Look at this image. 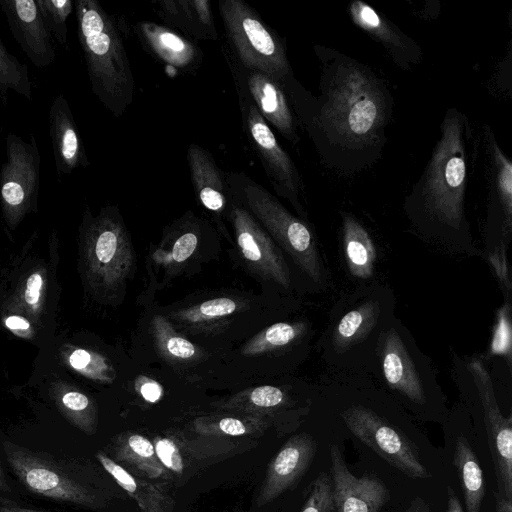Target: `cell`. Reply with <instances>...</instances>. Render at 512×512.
Returning a JSON list of instances; mask_svg holds the SVG:
<instances>
[{
  "label": "cell",
  "mask_w": 512,
  "mask_h": 512,
  "mask_svg": "<svg viewBox=\"0 0 512 512\" xmlns=\"http://www.w3.org/2000/svg\"><path fill=\"white\" fill-rule=\"evenodd\" d=\"M322 62L319 95L295 79L283 89L322 160L342 172L369 167L382 154L393 97L368 66L329 48H317Z\"/></svg>",
  "instance_id": "6da1fadb"
},
{
  "label": "cell",
  "mask_w": 512,
  "mask_h": 512,
  "mask_svg": "<svg viewBox=\"0 0 512 512\" xmlns=\"http://www.w3.org/2000/svg\"><path fill=\"white\" fill-rule=\"evenodd\" d=\"M471 129L456 108L446 111L431 157L405 198L404 211L425 240L448 252L479 255L465 212Z\"/></svg>",
  "instance_id": "7a4b0ae2"
},
{
  "label": "cell",
  "mask_w": 512,
  "mask_h": 512,
  "mask_svg": "<svg viewBox=\"0 0 512 512\" xmlns=\"http://www.w3.org/2000/svg\"><path fill=\"white\" fill-rule=\"evenodd\" d=\"M395 307L392 289L381 283L343 293L318 342L328 369L371 375L380 339L396 318Z\"/></svg>",
  "instance_id": "3957f363"
},
{
  "label": "cell",
  "mask_w": 512,
  "mask_h": 512,
  "mask_svg": "<svg viewBox=\"0 0 512 512\" xmlns=\"http://www.w3.org/2000/svg\"><path fill=\"white\" fill-rule=\"evenodd\" d=\"M78 39L93 94L115 117L134 97V77L113 17L96 0H75Z\"/></svg>",
  "instance_id": "277c9868"
},
{
  "label": "cell",
  "mask_w": 512,
  "mask_h": 512,
  "mask_svg": "<svg viewBox=\"0 0 512 512\" xmlns=\"http://www.w3.org/2000/svg\"><path fill=\"white\" fill-rule=\"evenodd\" d=\"M226 176L234 200L258 221L313 286L318 290H326L330 284V273L310 224L293 215L274 195L248 175L230 172Z\"/></svg>",
  "instance_id": "5b68a950"
},
{
  "label": "cell",
  "mask_w": 512,
  "mask_h": 512,
  "mask_svg": "<svg viewBox=\"0 0 512 512\" xmlns=\"http://www.w3.org/2000/svg\"><path fill=\"white\" fill-rule=\"evenodd\" d=\"M371 376L390 396L416 410L442 406L444 395L433 362L398 317L380 339Z\"/></svg>",
  "instance_id": "8992f818"
},
{
  "label": "cell",
  "mask_w": 512,
  "mask_h": 512,
  "mask_svg": "<svg viewBox=\"0 0 512 512\" xmlns=\"http://www.w3.org/2000/svg\"><path fill=\"white\" fill-rule=\"evenodd\" d=\"M452 353V374L463 398L476 402L486 431L500 495L512 500V415L504 416L482 356Z\"/></svg>",
  "instance_id": "52a82bcc"
},
{
  "label": "cell",
  "mask_w": 512,
  "mask_h": 512,
  "mask_svg": "<svg viewBox=\"0 0 512 512\" xmlns=\"http://www.w3.org/2000/svg\"><path fill=\"white\" fill-rule=\"evenodd\" d=\"M219 12L239 65L281 85L294 77L283 41L253 8L242 0H220Z\"/></svg>",
  "instance_id": "ba28073f"
},
{
  "label": "cell",
  "mask_w": 512,
  "mask_h": 512,
  "mask_svg": "<svg viewBox=\"0 0 512 512\" xmlns=\"http://www.w3.org/2000/svg\"><path fill=\"white\" fill-rule=\"evenodd\" d=\"M485 138L490 154L491 184L483 255L500 289L507 290L512 287L507 258L512 239V162L489 127L485 128Z\"/></svg>",
  "instance_id": "9c48e42d"
},
{
  "label": "cell",
  "mask_w": 512,
  "mask_h": 512,
  "mask_svg": "<svg viewBox=\"0 0 512 512\" xmlns=\"http://www.w3.org/2000/svg\"><path fill=\"white\" fill-rule=\"evenodd\" d=\"M238 93L244 131L272 188L293 206L300 218L306 220L300 199L302 180L295 163L245 91L238 87Z\"/></svg>",
  "instance_id": "30bf717a"
},
{
  "label": "cell",
  "mask_w": 512,
  "mask_h": 512,
  "mask_svg": "<svg viewBox=\"0 0 512 512\" xmlns=\"http://www.w3.org/2000/svg\"><path fill=\"white\" fill-rule=\"evenodd\" d=\"M5 148L6 159L0 169V200L8 219L16 221L36 207L41 157L34 134L25 141L8 133Z\"/></svg>",
  "instance_id": "8fae6325"
},
{
  "label": "cell",
  "mask_w": 512,
  "mask_h": 512,
  "mask_svg": "<svg viewBox=\"0 0 512 512\" xmlns=\"http://www.w3.org/2000/svg\"><path fill=\"white\" fill-rule=\"evenodd\" d=\"M93 273L109 288L123 285L130 276L134 255L118 210L107 207L88 221Z\"/></svg>",
  "instance_id": "7c38bea8"
},
{
  "label": "cell",
  "mask_w": 512,
  "mask_h": 512,
  "mask_svg": "<svg viewBox=\"0 0 512 512\" xmlns=\"http://www.w3.org/2000/svg\"><path fill=\"white\" fill-rule=\"evenodd\" d=\"M3 447L10 467L33 493L62 502L96 506L92 493L54 464L15 444L4 442Z\"/></svg>",
  "instance_id": "4fadbf2b"
},
{
  "label": "cell",
  "mask_w": 512,
  "mask_h": 512,
  "mask_svg": "<svg viewBox=\"0 0 512 512\" xmlns=\"http://www.w3.org/2000/svg\"><path fill=\"white\" fill-rule=\"evenodd\" d=\"M228 217L240 254L247 266L261 277L288 289L291 285L289 267L280 248L269 234L234 198Z\"/></svg>",
  "instance_id": "5bb4252c"
},
{
  "label": "cell",
  "mask_w": 512,
  "mask_h": 512,
  "mask_svg": "<svg viewBox=\"0 0 512 512\" xmlns=\"http://www.w3.org/2000/svg\"><path fill=\"white\" fill-rule=\"evenodd\" d=\"M238 87L248 95L263 119L293 145L300 141L299 123L289 99L277 81L237 62L233 68Z\"/></svg>",
  "instance_id": "9a60e30c"
},
{
  "label": "cell",
  "mask_w": 512,
  "mask_h": 512,
  "mask_svg": "<svg viewBox=\"0 0 512 512\" xmlns=\"http://www.w3.org/2000/svg\"><path fill=\"white\" fill-rule=\"evenodd\" d=\"M10 32L23 53L37 68L56 59L53 37L40 13L37 0H0Z\"/></svg>",
  "instance_id": "2e32d148"
},
{
  "label": "cell",
  "mask_w": 512,
  "mask_h": 512,
  "mask_svg": "<svg viewBox=\"0 0 512 512\" xmlns=\"http://www.w3.org/2000/svg\"><path fill=\"white\" fill-rule=\"evenodd\" d=\"M331 479L336 512H379L389 494L378 478L356 477L348 469L338 446L330 445Z\"/></svg>",
  "instance_id": "e0dca14e"
},
{
  "label": "cell",
  "mask_w": 512,
  "mask_h": 512,
  "mask_svg": "<svg viewBox=\"0 0 512 512\" xmlns=\"http://www.w3.org/2000/svg\"><path fill=\"white\" fill-rule=\"evenodd\" d=\"M316 452V442L308 433L291 437L267 467L256 504L262 507L290 489L305 474Z\"/></svg>",
  "instance_id": "ac0fdd59"
},
{
  "label": "cell",
  "mask_w": 512,
  "mask_h": 512,
  "mask_svg": "<svg viewBox=\"0 0 512 512\" xmlns=\"http://www.w3.org/2000/svg\"><path fill=\"white\" fill-rule=\"evenodd\" d=\"M348 13L354 25L380 42L398 66L409 69L419 63L422 51L418 44L373 7L354 0L348 6Z\"/></svg>",
  "instance_id": "d6986e66"
},
{
  "label": "cell",
  "mask_w": 512,
  "mask_h": 512,
  "mask_svg": "<svg viewBox=\"0 0 512 512\" xmlns=\"http://www.w3.org/2000/svg\"><path fill=\"white\" fill-rule=\"evenodd\" d=\"M49 134L58 176L89 166V160L72 110L64 95L56 96L49 109Z\"/></svg>",
  "instance_id": "ffe728a7"
},
{
  "label": "cell",
  "mask_w": 512,
  "mask_h": 512,
  "mask_svg": "<svg viewBox=\"0 0 512 512\" xmlns=\"http://www.w3.org/2000/svg\"><path fill=\"white\" fill-rule=\"evenodd\" d=\"M192 185L201 205L220 215L230 210L233 197L226 174L216 164L212 154L198 144H191L187 151Z\"/></svg>",
  "instance_id": "44dd1931"
},
{
  "label": "cell",
  "mask_w": 512,
  "mask_h": 512,
  "mask_svg": "<svg viewBox=\"0 0 512 512\" xmlns=\"http://www.w3.org/2000/svg\"><path fill=\"white\" fill-rule=\"evenodd\" d=\"M341 248L345 269L356 280L367 281L375 272L377 250L363 224L352 214L341 211Z\"/></svg>",
  "instance_id": "7402d4cb"
},
{
  "label": "cell",
  "mask_w": 512,
  "mask_h": 512,
  "mask_svg": "<svg viewBox=\"0 0 512 512\" xmlns=\"http://www.w3.org/2000/svg\"><path fill=\"white\" fill-rule=\"evenodd\" d=\"M136 30L141 41L165 63L185 71L194 70L200 64V50L167 27L141 22Z\"/></svg>",
  "instance_id": "603a6c76"
},
{
  "label": "cell",
  "mask_w": 512,
  "mask_h": 512,
  "mask_svg": "<svg viewBox=\"0 0 512 512\" xmlns=\"http://www.w3.org/2000/svg\"><path fill=\"white\" fill-rule=\"evenodd\" d=\"M96 458L116 483L136 502L142 512H171L174 500L161 485L129 472L107 454L98 451Z\"/></svg>",
  "instance_id": "cb8c5ba5"
},
{
  "label": "cell",
  "mask_w": 512,
  "mask_h": 512,
  "mask_svg": "<svg viewBox=\"0 0 512 512\" xmlns=\"http://www.w3.org/2000/svg\"><path fill=\"white\" fill-rule=\"evenodd\" d=\"M158 6V13L165 22L179 27L192 38L217 39L209 1L164 0L159 1Z\"/></svg>",
  "instance_id": "d4e9b609"
},
{
  "label": "cell",
  "mask_w": 512,
  "mask_h": 512,
  "mask_svg": "<svg viewBox=\"0 0 512 512\" xmlns=\"http://www.w3.org/2000/svg\"><path fill=\"white\" fill-rule=\"evenodd\" d=\"M114 458L134 472L150 479H169L170 472L160 462L151 440L139 433L118 436L113 446Z\"/></svg>",
  "instance_id": "484cf974"
},
{
  "label": "cell",
  "mask_w": 512,
  "mask_h": 512,
  "mask_svg": "<svg viewBox=\"0 0 512 512\" xmlns=\"http://www.w3.org/2000/svg\"><path fill=\"white\" fill-rule=\"evenodd\" d=\"M453 464L461 482L466 512H480L485 494L483 472L464 436H459L456 440Z\"/></svg>",
  "instance_id": "4316f807"
},
{
  "label": "cell",
  "mask_w": 512,
  "mask_h": 512,
  "mask_svg": "<svg viewBox=\"0 0 512 512\" xmlns=\"http://www.w3.org/2000/svg\"><path fill=\"white\" fill-rule=\"evenodd\" d=\"M310 324L304 321L279 322L266 328L255 336L245 347L243 353L255 355L301 344L311 335Z\"/></svg>",
  "instance_id": "83f0119b"
},
{
  "label": "cell",
  "mask_w": 512,
  "mask_h": 512,
  "mask_svg": "<svg viewBox=\"0 0 512 512\" xmlns=\"http://www.w3.org/2000/svg\"><path fill=\"white\" fill-rule=\"evenodd\" d=\"M9 91L32 100V82L27 65L11 54L0 38V103L6 105Z\"/></svg>",
  "instance_id": "f1b7e54d"
},
{
  "label": "cell",
  "mask_w": 512,
  "mask_h": 512,
  "mask_svg": "<svg viewBox=\"0 0 512 512\" xmlns=\"http://www.w3.org/2000/svg\"><path fill=\"white\" fill-rule=\"evenodd\" d=\"M265 427L266 423L255 417H203L194 423L195 431L207 436H243Z\"/></svg>",
  "instance_id": "f546056e"
},
{
  "label": "cell",
  "mask_w": 512,
  "mask_h": 512,
  "mask_svg": "<svg viewBox=\"0 0 512 512\" xmlns=\"http://www.w3.org/2000/svg\"><path fill=\"white\" fill-rule=\"evenodd\" d=\"M512 298H504L502 305L498 308L491 339L487 348L484 360L500 357L509 371L512 369Z\"/></svg>",
  "instance_id": "4dcf8cb0"
},
{
  "label": "cell",
  "mask_w": 512,
  "mask_h": 512,
  "mask_svg": "<svg viewBox=\"0 0 512 512\" xmlns=\"http://www.w3.org/2000/svg\"><path fill=\"white\" fill-rule=\"evenodd\" d=\"M289 397L286 392L276 386L265 385L253 389L245 397H238L225 408L238 409L242 411L275 410L288 406Z\"/></svg>",
  "instance_id": "1f68e13d"
},
{
  "label": "cell",
  "mask_w": 512,
  "mask_h": 512,
  "mask_svg": "<svg viewBox=\"0 0 512 512\" xmlns=\"http://www.w3.org/2000/svg\"><path fill=\"white\" fill-rule=\"evenodd\" d=\"M42 18L52 37L67 46V19L74 9L72 0H37Z\"/></svg>",
  "instance_id": "d6a6232c"
},
{
  "label": "cell",
  "mask_w": 512,
  "mask_h": 512,
  "mask_svg": "<svg viewBox=\"0 0 512 512\" xmlns=\"http://www.w3.org/2000/svg\"><path fill=\"white\" fill-rule=\"evenodd\" d=\"M301 512H336L331 476L320 473L311 485Z\"/></svg>",
  "instance_id": "836d02e7"
},
{
  "label": "cell",
  "mask_w": 512,
  "mask_h": 512,
  "mask_svg": "<svg viewBox=\"0 0 512 512\" xmlns=\"http://www.w3.org/2000/svg\"><path fill=\"white\" fill-rule=\"evenodd\" d=\"M158 459L164 467L174 474L180 475L184 470V461L180 447L169 437H156L152 441Z\"/></svg>",
  "instance_id": "e575fe53"
},
{
  "label": "cell",
  "mask_w": 512,
  "mask_h": 512,
  "mask_svg": "<svg viewBox=\"0 0 512 512\" xmlns=\"http://www.w3.org/2000/svg\"><path fill=\"white\" fill-rule=\"evenodd\" d=\"M237 304L230 298H216L202 303L198 307L200 318H216L232 314Z\"/></svg>",
  "instance_id": "d590c367"
},
{
  "label": "cell",
  "mask_w": 512,
  "mask_h": 512,
  "mask_svg": "<svg viewBox=\"0 0 512 512\" xmlns=\"http://www.w3.org/2000/svg\"><path fill=\"white\" fill-rule=\"evenodd\" d=\"M198 244V236L193 231L182 233L174 242L172 249V258L175 262L187 260L195 251Z\"/></svg>",
  "instance_id": "8d00e7d4"
},
{
  "label": "cell",
  "mask_w": 512,
  "mask_h": 512,
  "mask_svg": "<svg viewBox=\"0 0 512 512\" xmlns=\"http://www.w3.org/2000/svg\"><path fill=\"white\" fill-rule=\"evenodd\" d=\"M165 347L169 354L181 359L191 358L195 354L194 345L180 336L169 337Z\"/></svg>",
  "instance_id": "74e56055"
},
{
  "label": "cell",
  "mask_w": 512,
  "mask_h": 512,
  "mask_svg": "<svg viewBox=\"0 0 512 512\" xmlns=\"http://www.w3.org/2000/svg\"><path fill=\"white\" fill-rule=\"evenodd\" d=\"M42 283V276L39 273H34L28 278L24 298L29 305H35L38 302Z\"/></svg>",
  "instance_id": "f35d334b"
},
{
  "label": "cell",
  "mask_w": 512,
  "mask_h": 512,
  "mask_svg": "<svg viewBox=\"0 0 512 512\" xmlns=\"http://www.w3.org/2000/svg\"><path fill=\"white\" fill-rule=\"evenodd\" d=\"M141 396L148 402L155 403L157 402L162 395V388L159 384L148 381L141 385L140 387Z\"/></svg>",
  "instance_id": "ab89813d"
},
{
  "label": "cell",
  "mask_w": 512,
  "mask_h": 512,
  "mask_svg": "<svg viewBox=\"0 0 512 512\" xmlns=\"http://www.w3.org/2000/svg\"><path fill=\"white\" fill-rule=\"evenodd\" d=\"M91 355L83 349H77L70 355L69 361L74 369L81 370L88 366Z\"/></svg>",
  "instance_id": "60d3db41"
},
{
  "label": "cell",
  "mask_w": 512,
  "mask_h": 512,
  "mask_svg": "<svg viewBox=\"0 0 512 512\" xmlns=\"http://www.w3.org/2000/svg\"><path fill=\"white\" fill-rule=\"evenodd\" d=\"M5 325L13 331H26L29 329V322L19 316H10L5 320Z\"/></svg>",
  "instance_id": "b9f144b4"
},
{
  "label": "cell",
  "mask_w": 512,
  "mask_h": 512,
  "mask_svg": "<svg viewBox=\"0 0 512 512\" xmlns=\"http://www.w3.org/2000/svg\"><path fill=\"white\" fill-rule=\"evenodd\" d=\"M446 512H464L463 507L451 486H448V501Z\"/></svg>",
  "instance_id": "7bdbcfd3"
},
{
  "label": "cell",
  "mask_w": 512,
  "mask_h": 512,
  "mask_svg": "<svg viewBox=\"0 0 512 512\" xmlns=\"http://www.w3.org/2000/svg\"><path fill=\"white\" fill-rule=\"evenodd\" d=\"M495 496V512H512V500L507 499L499 493H496Z\"/></svg>",
  "instance_id": "ee69618b"
},
{
  "label": "cell",
  "mask_w": 512,
  "mask_h": 512,
  "mask_svg": "<svg viewBox=\"0 0 512 512\" xmlns=\"http://www.w3.org/2000/svg\"><path fill=\"white\" fill-rule=\"evenodd\" d=\"M404 512H430V509L424 500L417 497Z\"/></svg>",
  "instance_id": "f6af8a7d"
},
{
  "label": "cell",
  "mask_w": 512,
  "mask_h": 512,
  "mask_svg": "<svg viewBox=\"0 0 512 512\" xmlns=\"http://www.w3.org/2000/svg\"><path fill=\"white\" fill-rule=\"evenodd\" d=\"M6 489H7V484H6V481L4 478V473H3V469H2L1 461H0V490H6Z\"/></svg>",
  "instance_id": "bcb514c9"
},
{
  "label": "cell",
  "mask_w": 512,
  "mask_h": 512,
  "mask_svg": "<svg viewBox=\"0 0 512 512\" xmlns=\"http://www.w3.org/2000/svg\"><path fill=\"white\" fill-rule=\"evenodd\" d=\"M13 512H47L42 510H33V509H26V508H20V507H9Z\"/></svg>",
  "instance_id": "7dc6e473"
},
{
  "label": "cell",
  "mask_w": 512,
  "mask_h": 512,
  "mask_svg": "<svg viewBox=\"0 0 512 512\" xmlns=\"http://www.w3.org/2000/svg\"><path fill=\"white\" fill-rule=\"evenodd\" d=\"M0 512H13L9 507H0Z\"/></svg>",
  "instance_id": "c3c4849f"
}]
</instances>
